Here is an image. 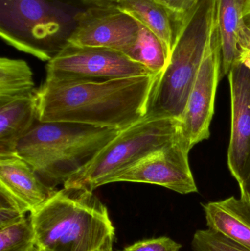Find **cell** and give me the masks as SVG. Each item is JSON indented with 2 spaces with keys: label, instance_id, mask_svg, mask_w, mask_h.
I'll list each match as a JSON object with an SVG mask.
<instances>
[{
  "label": "cell",
  "instance_id": "cell-1",
  "mask_svg": "<svg viewBox=\"0 0 250 251\" xmlns=\"http://www.w3.org/2000/svg\"><path fill=\"white\" fill-rule=\"evenodd\" d=\"M160 75L103 81H45L38 120L121 130L145 117Z\"/></svg>",
  "mask_w": 250,
  "mask_h": 251
},
{
  "label": "cell",
  "instance_id": "cell-2",
  "mask_svg": "<svg viewBox=\"0 0 250 251\" xmlns=\"http://www.w3.org/2000/svg\"><path fill=\"white\" fill-rule=\"evenodd\" d=\"M29 217L39 250L101 251L113 246L114 226L92 190L63 187Z\"/></svg>",
  "mask_w": 250,
  "mask_h": 251
},
{
  "label": "cell",
  "instance_id": "cell-3",
  "mask_svg": "<svg viewBox=\"0 0 250 251\" xmlns=\"http://www.w3.org/2000/svg\"><path fill=\"white\" fill-rule=\"evenodd\" d=\"M120 130L66 122H40L18 143L16 154L50 188L86 166Z\"/></svg>",
  "mask_w": 250,
  "mask_h": 251
},
{
  "label": "cell",
  "instance_id": "cell-4",
  "mask_svg": "<svg viewBox=\"0 0 250 251\" xmlns=\"http://www.w3.org/2000/svg\"><path fill=\"white\" fill-rule=\"evenodd\" d=\"M217 0H201L185 15L170 60L148 103L147 117L179 120L217 22Z\"/></svg>",
  "mask_w": 250,
  "mask_h": 251
},
{
  "label": "cell",
  "instance_id": "cell-5",
  "mask_svg": "<svg viewBox=\"0 0 250 251\" xmlns=\"http://www.w3.org/2000/svg\"><path fill=\"white\" fill-rule=\"evenodd\" d=\"M76 14L48 0H0V35L16 50L48 62L69 44Z\"/></svg>",
  "mask_w": 250,
  "mask_h": 251
},
{
  "label": "cell",
  "instance_id": "cell-6",
  "mask_svg": "<svg viewBox=\"0 0 250 251\" xmlns=\"http://www.w3.org/2000/svg\"><path fill=\"white\" fill-rule=\"evenodd\" d=\"M179 135V122L169 118L144 117L120 130L95 157L70 177L63 187H82L93 191L108 184L119 173L133 166L151 153L174 141Z\"/></svg>",
  "mask_w": 250,
  "mask_h": 251
},
{
  "label": "cell",
  "instance_id": "cell-7",
  "mask_svg": "<svg viewBox=\"0 0 250 251\" xmlns=\"http://www.w3.org/2000/svg\"><path fill=\"white\" fill-rule=\"evenodd\" d=\"M154 74L117 50L68 44L46 65L45 81H103Z\"/></svg>",
  "mask_w": 250,
  "mask_h": 251
},
{
  "label": "cell",
  "instance_id": "cell-8",
  "mask_svg": "<svg viewBox=\"0 0 250 251\" xmlns=\"http://www.w3.org/2000/svg\"><path fill=\"white\" fill-rule=\"evenodd\" d=\"M222 76V53L217 20L186 106L179 119V133L189 151L210 137L216 93Z\"/></svg>",
  "mask_w": 250,
  "mask_h": 251
},
{
  "label": "cell",
  "instance_id": "cell-9",
  "mask_svg": "<svg viewBox=\"0 0 250 251\" xmlns=\"http://www.w3.org/2000/svg\"><path fill=\"white\" fill-rule=\"evenodd\" d=\"M69 44L111 49L127 54L139 38L140 23L117 4L94 5L76 14Z\"/></svg>",
  "mask_w": 250,
  "mask_h": 251
},
{
  "label": "cell",
  "instance_id": "cell-10",
  "mask_svg": "<svg viewBox=\"0 0 250 251\" xmlns=\"http://www.w3.org/2000/svg\"><path fill=\"white\" fill-rule=\"evenodd\" d=\"M189 151L179 133L174 141L119 173L110 180L109 184L122 181L146 183L161 186L182 195L198 193L189 165Z\"/></svg>",
  "mask_w": 250,
  "mask_h": 251
},
{
  "label": "cell",
  "instance_id": "cell-11",
  "mask_svg": "<svg viewBox=\"0 0 250 251\" xmlns=\"http://www.w3.org/2000/svg\"><path fill=\"white\" fill-rule=\"evenodd\" d=\"M231 126L227 165L239 188L250 179V58H243L229 72Z\"/></svg>",
  "mask_w": 250,
  "mask_h": 251
},
{
  "label": "cell",
  "instance_id": "cell-12",
  "mask_svg": "<svg viewBox=\"0 0 250 251\" xmlns=\"http://www.w3.org/2000/svg\"><path fill=\"white\" fill-rule=\"evenodd\" d=\"M0 187L28 212L38 209L57 191L48 187L33 168L17 154L0 156Z\"/></svg>",
  "mask_w": 250,
  "mask_h": 251
},
{
  "label": "cell",
  "instance_id": "cell-13",
  "mask_svg": "<svg viewBox=\"0 0 250 251\" xmlns=\"http://www.w3.org/2000/svg\"><path fill=\"white\" fill-rule=\"evenodd\" d=\"M202 206L208 228L250 251V206L243 198L230 196Z\"/></svg>",
  "mask_w": 250,
  "mask_h": 251
},
{
  "label": "cell",
  "instance_id": "cell-14",
  "mask_svg": "<svg viewBox=\"0 0 250 251\" xmlns=\"http://www.w3.org/2000/svg\"><path fill=\"white\" fill-rule=\"evenodd\" d=\"M245 0H217V20L222 53V76L242 60L241 44L248 29Z\"/></svg>",
  "mask_w": 250,
  "mask_h": 251
},
{
  "label": "cell",
  "instance_id": "cell-15",
  "mask_svg": "<svg viewBox=\"0 0 250 251\" xmlns=\"http://www.w3.org/2000/svg\"><path fill=\"white\" fill-rule=\"evenodd\" d=\"M36 122L37 92L0 105V156L16 154L18 143Z\"/></svg>",
  "mask_w": 250,
  "mask_h": 251
},
{
  "label": "cell",
  "instance_id": "cell-16",
  "mask_svg": "<svg viewBox=\"0 0 250 251\" xmlns=\"http://www.w3.org/2000/svg\"><path fill=\"white\" fill-rule=\"evenodd\" d=\"M115 4L157 35L170 57L183 17L159 0H120Z\"/></svg>",
  "mask_w": 250,
  "mask_h": 251
},
{
  "label": "cell",
  "instance_id": "cell-17",
  "mask_svg": "<svg viewBox=\"0 0 250 251\" xmlns=\"http://www.w3.org/2000/svg\"><path fill=\"white\" fill-rule=\"evenodd\" d=\"M32 69L23 60L0 59V105L36 94Z\"/></svg>",
  "mask_w": 250,
  "mask_h": 251
},
{
  "label": "cell",
  "instance_id": "cell-18",
  "mask_svg": "<svg viewBox=\"0 0 250 251\" xmlns=\"http://www.w3.org/2000/svg\"><path fill=\"white\" fill-rule=\"evenodd\" d=\"M126 55L154 74L162 73L170 60V55L161 39L141 23L137 41Z\"/></svg>",
  "mask_w": 250,
  "mask_h": 251
},
{
  "label": "cell",
  "instance_id": "cell-19",
  "mask_svg": "<svg viewBox=\"0 0 250 251\" xmlns=\"http://www.w3.org/2000/svg\"><path fill=\"white\" fill-rule=\"evenodd\" d=\"M36 248L30 217L0 228V251H32Z\"/></svg>",
  "mask_w": 250,
  "mask_h": 251
},
{
  "label": "cell",
  "instance_id": "cell-20",
  "mask_svg": "<svg viewBox=\"0 0 250 251\" xmlns=\"http://www.w3.org/2000/svg\"><path fill=\"white\" fill-rule=\"evenodd\" d=\"M194 251H250L211 228L198 230L191 242Z\"/></svg>",
  "mask_w": 250,
  "mask_h": 251
},
{
  "label": "cell",
  "instance_id": "cell-21",
  "mask_svg": "<svg viewBox=\"0 0 250 251\" xmlns=\"http://www.w3.org/2000/svg\"><path fill=\"white\" fill-rule=\"evenodd\" d=\"M27 210L4 189L0 187V228L26 218Z\"/></svg>",
  "mask_w": 250,
  "mask_h": 251
},
{
  "label": "cell",
  "instance_id": "cell-22",
  "mask_svg": "<svg viewBox=\"0 0 250 251\" xmlns=\"http://www.w3.org/2000/svg\"><path fill=\"white\" fill-rule=\"evenodd\" d=\"M182 246L170 237L141 240L127 246L121 251H180Z\"/></svg>",
  "mask_w": 250,
  "mask_h": 251
},
{
  "label": "cell",
  "instance_id": "cell-23",
  "mask_svg": "<svg viewBox=\"0 0 250 251\" xmlns=\"http://www.w3.org/2000/svg\"><path fill=\"white\" fill-rule=\"evenodd\" d=\"M181 17L192 10L201 0H159Z\"/></svg>",
  "mask_w": 250,
  "mask_h": 251
},
{
  "label": "cell",
  "instance_id": "cell-24",
  "mask_svg": "<svg viewBox=\"0 0 250 251\" xmlns=\"http://www.w3.org/2000/svg\"><path fill=\"white\" fill-rule=\"evenodd\" d=\"M242 59L250 58V30L248 28V33L245 35V41L242 47Z\"/></svg>",
  "mask_w": 250,
  "mask_h": 251
},
{
  "label": "cell",
  "instance_id": "cell-25",
  "mask_svg": "<svg viewBox=\"0 0 250 251\" xmlns=\"http://www.w3.org/2000/svg\"><path fill=\"white\" fill-rule=\"evenodd\" d=\"M82 1L92 5H107V4H117L120 0H82Z\"/></svg>",
  "mask_w": 250,
  "mask_h": 251
},
{
  "label": "cell",
  "instance_id": "cell-26",
  "mask_svg": "<svg viewBox=\"0 0 250 251\" xmlns=\"http://www.w3.org/2000/svg\"><path fill=\"white\" fill-rule=\"evenodd\" d=\"M240 197L243 198L250 206V179L242 188L240 189Z\"/></svg>",
  "mask_w": 250,
  "mask_h": 251
},
{
  "label": "cell",
  "instance_id": "cell-27",
  "mask_svg": "<svg viewBox=\"0 0 250 251\" xmlns=\"http://www.w3.org/2000/svg\"><path fill=\"white\" fill-rule=\"evenodd\" d=\"M245 20L247 26L250 29V8H245Z\"/></svg>",
  "mask_w": 250,
  "mask_h": 251
},
{
  "label": "cell",
  "instance_id": "cell-28",
  "mask_svg": "<svg viewBox=\"0 0 250 251\" xmlns=\"http://www.w3.org/2000/svg\"><path fill=\"white\" fill-rule=\"evenodd\" d=\"M113 251V246H110V247L106 248V249H103L101 251Z\"/></svg>",
  "mask_w": 250,
  "mask_h": 251
},
{
  "label": "cell",
  "instance_id": "cell-29",
  "mask_svg": "<svg viewBox=\"0 0 250 251\" xmlns=\"http://www.w3.org/2000/svg\"><path fill=\"white\" fill-rule=\"evenodd\" d=\"M32 251H42L39 250V249H38L36 248V249H35V250H33Z\"/></svg>",
  "mask_w": 250,
  "mask_h": 251
},
{
  "label": "cell",
  "instance_id": "cell-30",
  "mask_svg": "<svg viewBox=\"0 0 250 251\" xmlns=\"http://www.w3.org/2000/svg\"><path fill=\"white\" fill-rule=\"evenodd\" d=\"M245 1H246V0H245Z\"/></svg>",
  "mask_w": 250,
  "mask_h": 251
},
{
  "label": "cell",
  "instance_id": "cell-31",
  "mask_svg": "<svg viewBox=\"0 0 250 251\" xmlns=\"http://www.w3.org/2000/svg\"></svg>",
  "mask_w": 250,
  "mask_h": 251
}]
</instances>
